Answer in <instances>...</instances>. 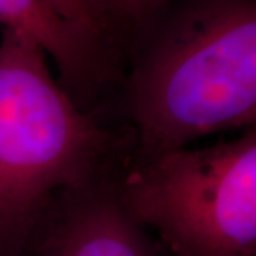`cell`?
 <instances>
[{
    "instance_id": "obj_3",
    "label": "cell",
    "mask_w": 256,
    "mask_h": 256,
    "mask_svg": "<svg viewBox=\"0 0 256 256\" xmlns=\"http://www.w3.org/2000/svg\"><path fill=\"white\" fill-rule=\"evenodd\" d=\"M121 204L175 256H256V131L150 156Z\"/></svg>"
},
{
    "instance_id": "obj_7",
    "label": "cell",
    "mask_w": 256,
    "mask_h": 256,
    "mask_svg": "<svg viewBox=\"0 0 256 256\" xmlns=\"http://www.w3.org/2000/svg\"><path fill=\"white\" fill-rule=\"evenodd\" d=\"M164 0H107L108 10H116L122 16L140 18L156 9Z\"/></svg>"
},
{
    "instance_id": "obj_4",
    "label": "cell",
    "mask_w": 256,
    "mask_h": 256,
    "mask_svg": "<svg viewBox=\"0 0 256 256\" xmlns=\"http://www.w3.org/2000/svg\"><path fill=\"white\" fill-rule=\"evenodd\" d=\"M40 256H156V250L121 201L97 195L64 215Z\"/></svg>"
},
{
    "instance_id": "obj_2",
    "label": "cell",
    "mask_w": 256,
    "mask_h": 256,
    "mask_svg": "<svg viewBox=\"0 0 256 256\" xmlns=\"http://www.w3.org/2000/svg\"><path fill=\"white\" fill-rule=\"evenodd\" d=\"M100 134L58 87L47 54L3 28L0 38V254L26 244L38 212L60 188L78 186Z\"/></svg>"
},
{
    "instance_id": "obj_5",
    "label": "cell",
    "mask_w": 256,
    "mask_h": 256,
    "mask_svg": "<svg viewBox=\"0 0 256 256\" xmlns=\"http://www.w3.org/2000/svg\"><path fill=\"white\" fill-rule=\"evenodd\" d=\"M3 28L32 38L73 80L92 73L98 38L64 18L47 0H0Z\"/></svg>"
},
{
    "instance_id": "obj_1",
    "label": "cell",
    "mask_w": 256,
    "mask_h": 256,
    "mask_svg": "<svg viewBox=\"0 0 256 256\" xmlns=\"http://www.w3.org/2000/svg\"><path fill=\"white\" fill-rule=\"evenodd\" d=\"M131 110L150 156L255 127V0H194L180 10L137 67Z\"/></svg>"
},
{
    "instance_id": "obj_6",
    "label": "cell",
    "mask_w": 256,
    "mask_h": 256,
    "mask_svg": "<svg viewBox=\"0 0 256 256\" xmlns=\"http://www.w3.org/2000/svg\"><path fill=\"white\" fill-rule=\"evenodd\" d=\"M64 18L100 38L107 26V0H47Z\"/></svg>"
}]
</instances>
